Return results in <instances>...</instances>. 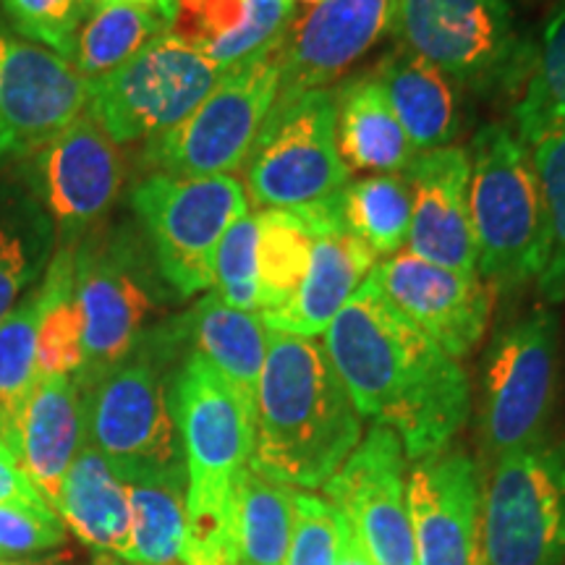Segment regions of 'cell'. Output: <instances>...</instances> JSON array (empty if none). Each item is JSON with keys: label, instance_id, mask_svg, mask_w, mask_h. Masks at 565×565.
Returning <instances> with one entry per match:
<instances>
[{"label": "cell", "instance_id": "6da1fadb", "mask_svg": "<svg viewBox=\"0 0 565 565\" xmlns=\"http://www.w3.org/2000/svg\"><path fill=\"white\" fill-rule=\"evenodd\" d=\"M322 335L353 408L391 427L406 458L450 448L471 412L469 374L387 301L372 273Z\"/></svg>", "mask_w": 565, "mask_h": 565}, {"label": "cell", "instance_id": "7a4b0ae2", "mask_svg": "<svg viewBox=\"0 0 565 565\" xmlns=\"http://www.w3.org/2000/svg\"><path fill=\"white\" fill-rule=\"evenodd\" d=\"M362 440V416L315 338L267 330L249 466L294 490H317Z\"/></svg>", "mask_w": 565, "mask_h": 565}, {"label": "cell", "instance_id": "3957f363", "mask_svg": "<svg viewBox=\"0 0 565 565\" xmlns=\"http://www.w3.org/2000/svg\"><path fill=\"white\" fill-rule=\"evenodd\" d=\"M186 351L175 315L147 330L124 362L76 383L84 443L121 477L186 471L171 408V377Z\"/></svg>", "mask_w": 565, "mask_h": 565}, {"label": "cell", "instance_id": "277c9868", "mask_svg": "<svg viewBox=\"0 0 565 565\" xmlns=\"http://www.w3.org/2000/svg\"><path fill=\"white\" fill-rule=\"evenodd\" d=\"M466 152L477 275L492 288L536 280L547 263V212L529 147L508 126L487 124Z\"/></svg>", "mask_w": 565, "mask_h": 565}, {"label": "cell", "instance_id": "5b68a950", "mask_svg": "<svg viewBox=\"0 0 565 565\" xmlns=\"http://www.w3.org/2000/svg\"><path fill=\"white\" fill-rule=\"evenodd\" d=\"M74 286L84 345L76 383L124 362L173 296L145 236L131 225L103 223L74 246Z\"/></svg>", "mask_w": 565, "mask_h": 565}, {"label": "cell", "instance_id": "8992f818", "mask_svg": "<svg viewBox=\"0 0 565 565\" xmlns=\"http://www.w3.org/2000/svg\"><path fill=\"white\" fill-rule=\"evenodd\" d=\"M131 210L168 291L175 299H192L212 288L217 246L249 212V200L236 175L147 173L131 189Z\"/></svg>", "mask_w": 565, "mask_h": 565}, {"label": "cell", "instance_id": "52a82bcc", "mask_svg": "<svg viewBox=\"0 0 565 565\" xmlns=\"http://www.w3.org/2000/svg\"><path fill=\"white\" fill-rule=\"evenodd\" d=\"M275 47L225 68L192 116L183 118L175 129L145 141L141 168L173 179H207L242 171L278 100L280 68Z\"/></svg>", "mask_w": 565, "mask_h": 565}, {"label": "cell", "instance_id": "ba28073f", "mask_svg": "<svg viewBox=\"0 0 565 565\" xmlns=\"http://www.w3.org/2000/svg\"><path fill=\"white\" fill-rule=\"evenodd\" d=\"M391 30L401 47L475 92L513 89L532 63L505 0H395Z\"/></svg>", "mask_w": 565, "mask_h": 565}, {"label": "cell", "instance_id": "9c48e42d", "mask_svg": "<svg viewBox=\"0 0 565 565\" xmlns=\"http://www.w3.org/2000/svg\"><path fill=\"white\" fill-rule=\"evenodd\" d=\"M561 374V322L534 309L500 330L487 351L479 406L484 463L545 440Z\"/></svg>", "mask_w": 565, "mask_h": 565}, {"label": "cell", "instance_id": "30bf717a", "mask_svg": "<svg viewBox=\"0 0 565 565\" xmlns=\"http://www.w3.org/2000/svg\"><path fill=\"white\" fill-rule=\"evenodd\" d=\"M244 192L254 207L296 210L330 200L351 183L338 152L335 95L312 89L275 103L244 166Z\"/></svg>", "mask_w": 565, "mask_h": 565}, {"label": "cell", "instance_id": "8fae6325", "mask_svg": "<svg viewBox=\"0 0 565 565\" xmlns=\"http://www.w3.org/2000/svg\"><path fill=\"white\" fill-rule=\"evenodd\" d=\"M479 565H565V445L540 440L490 466Z\"/></svg>", "mask_w": 565, "mask_h": 565}, {"label": "cell", "instance_id": "7c38bea8", "mask_svg": "<svg viewBox=\"0 0 565 565\" xmlns=\"http://www.w3.org/2000/svg\"><path fill=\"white\" fill-rule=\"evenodd\" d=\"M223 68L168 30L89 87V113L118 147L171 131L210 95Z\"/></svg>", "mask_w": 565, "mask_h": 565}, {"label": "cell", "instance_id": "4fadbf2b", "mask_svg": "<svg viewBox=\"0 0 565 565\" xmlns=\"http://www.w3.org/2000/svg\"><path fill=\"white\" fill-rule=\"evenodd\" d=\"M11 171L47 212L63 246L108 223L126 183L124 154L89 108Z\"/></svg>", "mask_w": 565, "mask_h": 565}, {"label": "cell", "instance_id": "5bb4252c", "mask_svg": "<svg viewBox=\"0 0 565 565\" xmlns=\"http://www.w3.org/2000/svg\"><path fill=\"white\" fill-rule=\"evenodd\" d=\"M89 108L74 63L0 19V171L19 166Z\"/></svg>", "mask_w": 565, "mask_h": 565}, {"label": "cell", "instance_id": "9a60e30c", "mask_svg": "<svg viewBox=\"0 0 565 565\" xmlns=\"http://www.w3.org/2000/svg\"><path fill=\"white\" fill-rule=\"evenodd\" d=\"M406 450L391 427L374 424L322 487L356 529L374 565H416L406 503Z\"/></svg>", "mask_w": 565, "mask_h": 565}, {"label": "cell", "instance_id": "2e32d148", "mask_svg": "<svg viewBox=\"0 0 565 565\" xmlns=\"http://www.w3.org/2000/svg\"><path fill=\"white\" fill-rule=\"evenodd\" d=\"M395 0H320L296 13L275 55L280 68L278 100L328 89L393 26Z\"/></svg>", "mask_w": 565, "mask_h": 565}, {"label": "cell", "instance_id": "e0dca14e", "mask_svg": "<svg viewBox=\"0 0 565 565\" xmlns=\"http://www.w3.org/2000/svg\"><path fill=\"white\" fill-rule=\"evenodd\" d=\"M387 301L445 353L461 359L482 343L494 288L477 273H458L401 252L372 270Z\"/></svg>", "mask_w": 565, "mask_h": 565}, {"label": "cell", "instance_id": "ac0fdd59", "mask_svg": "<svg viewBox=\"0 0 565 565\" xmlns=\"http://www.w3.org/2000/svg\"><path fill=\"white\" fill-rule=\"evenodd\" d=\"M416 565H479L482 484L479 466L461 448L414 461L406 482Z\"/></svg>", "mask_w": 565, "mask_h": 565}, {"label": "cell", "instance_id": "d6986e66", "mask_svg": "<svg viewBox=\"0 0 565 565\" xmlns=\"http://www.w3.org/2000/svg\"><path fill=\"white\" fill-rule=\"evenodd\" d=\"M406 181L412 186L406 252L448 270L477 273V244L469 212V152L448 145L416 154Z\"/></svg>", "mask_w": 565, "mask_h": 565}, {"label": "cell", "instance_id": "ffe728a7", "mask_svg": "<svg viewBox=\"0 0 565 565\" xmlns=\"http://www.w3.org/2000/svg\"><path fill=\"white\" fill-rule=\"evenodd\" d=\"M294 0H179L171 32L223 71L278 45Z\"/></svg>", "mask_w": 565, "mask_h": 565}, {"label": "cell", "instance_id": "44dd1931", "mask_svg": "<svg viewBox=\"0 0 565 565\" xmlns=\"http://www.w3.org/2000/svg\"><path fill=\"white\" fill-rule=\"evenodd\" d=\"M377 267V254L349 228H338L315 238L307 278L286 307L263 312L267 330L299 338H317L328 330L345 301Z\"/></svg>", "mask_w": 565, "mask_h": 565}, {"label": "cell", "instance_id": "7402d4cb", "mask_svg": "<svg viewBox=\"0 0 565 565\" xmlns=\"http://www.w3.org/2000/svg\"><path fill=\"white\" fill-rule=\"evenodd\" d=\"M84 445L82 398L76 380L40 377L19 424V466L45 503L58 513L63 482Z\"/></svg>", "mask_w": 565, "mask_h": 565}, {"label": "cell", "instance_id": "603a6c76", "mask_svg": "<svg viewBox=\"0 0 565 565\" xmlns=\"http://www.w3.org/2000/svg\"><path fill=\"white\" fill-rule=\"evenodd\" d=\"M179 322L186 349L200 353L221 372L254 419L257 387L267 356L263 315L228 307L215 291H207L189 312L179 315Z\"/></svg>", "mask_w": 565, "mask_h": 565}, {"label": "cell", "instance_id": "cb8c5ba5", "mask_svg": "<svg viewBox=\"0 0 565 565\" xmlns=\"http://www.w3.org/2000/svg\"><path fill=\"white\" fill-rule=\"evenodd\" d=\"M58 515L97 555L129 561L131 555V500L129 484L108 458L84 443L63 482Z\"/></svg>", "mask_w": 565, "mask_h": 565}, {"label": "cell", "instance_id": "d4e9b609", "mask_svg": "<svg viewBox=\"0 0 565 565\" xmlns=\"http://www.w3.org/2000/svg\"><path fill=\"white\" fill-rule=\"evenodd\" d=\"M372 76L385 89L416 154L454 145L461 126L458 95L440 68L398 45L374 66Z\"/></svg>", "mask_w": 565, "mask_h": 565}, {"label": "cell", "instance_id": "484cf974", "mask_svg": "<svg viewBox=\"0 0 565 565\" xmlns=\"http://www.w3.org/2000/svg\"><path fill=\"white\" fill-rule=\"evenodd\" d=\"M335 137L338 152L349 171L406 173L416 160L408 141L387 103L385 89L372 74L345 79L335 92Z\"/></svg>", "mask_w": 565, "mask_h": 565}, {"label": "cell", "instance_id": "4316f807", "mask_svg": "<svg viewBox=\"0 0 565 565\" xmlns=\"http://www.w3.org/2000/svg\"><path fill=\"white\" fill-rule=\"evenodd\" d=\"M55 225L17 173L0 171V320L42 280L51 265Z\"/></svg>", "mask_w": 565, "mask_h": 565}, {"label": "cell", "instance_id": "83f0119b", "mask_svg": "<svg viewBox=\"0 0 565 565\" xmlns=\"http://www.w3.org/2000/svg\"><path fill=\"white\" fill-rule=\"evenodd\" d=\"M131 500V565H181L186 545V471L124 477Z\"/></svg>", "mask_w": 565, "mask_h": 565}, {"label": "cell", "instance_id": "f1b7e54d", "mask_svg": "<svg viewBox=\"0 0 565 565\" xmlns=\"http://www.w3.org/2000/svg\"><path fill=\"white\" fill-rule=\"evenodd\" d=\"M294 521V487L246 469L233 490L231 532L238 565H286Z\"/></svg>", "mask_w": 565, "mask_h": 565}, {"label": "cell", "instance_id": "f546056e", "mask_svg": "<svg viewBox=\"0 0 565 565\" xmlns=\"http://www.w3.org/2000/svg\"><path fill=\"white\" fill-rule=\"evenodd\" d=\"M168 30H171V19L145 6H92L76 32L71 63L92 87Z\"/></svg>", "mask_w": 565, "mask_h": 565}, {"label": "cell", "instance_id": "4dcf8cb0", "mask_svg": "<svg viewBox=\"0 0 565 565\" xmlns=\"http://www.w3.org/2000/svg\"><path fill=\"white\" fill-rule=\"evenodd\" d=\"M515 137L524 147L565 131V0L555 6L540 42L532 45V63L521 100L513 108Z\"/></svg>", "mask_w": 565, "mask_h": 565}, {"label": "cell", "instance_id": "1f68e13d", "mask_svg": "<svg viewBox=\"0 0 565 565\" xmlns=\"http://www.w3.org/2000/svg\"><path fill=\"white\" fill-rule=\"evenodd\" d=\"M257 223V270H259V315L286 307L307 278L317 233L296 210H259Z\"/></svg>", "mask_w": 565, "mask_h": 565}, {"label": "cell", "instance_id": "d6a6232c", "mask_svg": "<svg viewBox=\"0 0 565 565\" xmlns=\"http://www.w3.org/2000/svg\"><path fill=\"white\" fill-rule=\"evenodd\" d=\"M38 374L76 377L84 364L82 312L74 286V246L55 244V254L40 280Z\"/></svg>", "mask_w": 565, "mask_h": 565}, {"label": "cell", "instance_id": "836d02e7", "mask_svg": "<svg viewBox=\"0 0 565 565\" xmlns=\"http://www.w3.org/2000/svg\"><path fill=\"white\" fill-rule=\"evenodd\" d=\"M40 282L0 320V445L19 461V424L38 385Z\"/></svg>", "mask_w": 565, "mask_h": 565}, {"label": "cell", "instance_id": "e575fe53", "mask_svg": "<svg viewBox=\"0 0 565 565\" xmlns=\"http://www.w3.org/2000/svg\"><path fill=\"white\" fill-rule=\"evenodd\" d=\"M343 223L377 257H391L408 242L412 186L406 173H377L351 181L341 192Z\"/></svg>", "mask_w": 565, "mask_h": 565}, {"label": "cell", "instance_id": "d590c367", "mask_svg": "<svg viewBox=\"0 0 565 565\" xmlns=\"http://www.w3.org/2000/svg\"><path fill=\"white\" fill-rule=\"evenodd\" d=\"M542 196L547 212V263L540 278V291L547 301H565V131L534 147Z\"/></svg>", "mask_w": 565, "mask_h": 565}, {"label": "cell", "instance_id": "8d00e7d4", "mask_svg": "<svg viewBox=\"0 0 565 565\" xmlns=\"http://www.w3.org/2000/svg\"><path fill=\"white\" fill-rule=\"evenodd\" d=\"M89 0H0V19L24 40L71 61Z\"/></svg>", "mask_w": 565, "mask_h": 565}, {"label": "cell", "instance_id": "74e56055", "mask_svg": "<svg viewBox=\"0 0 565 565\" xmlns=\"http://www.w3.org/2000/svg\"><path fill=\"white\" fill-rule=\"evenodd\" d=\"M228 307L259 312V270H257V223L246 212L225 231L215 254L212 288Z\"/></svg>", "mask_w": 565, "mask_h": 565}, {"label": "cell", "instance_id": "f35d334b", "mask_svg": "<svg viewBox=\"0 0 565 565\" xmlns=\"http://www.w3.org/2000/svg\"><path fill=\"white\" fill-rule=\"evenodd\" d=\"M343 511L312 490H294L291 542L286 565H335Z\"/></svg>", "mask_w": 565, "mask_h": 565}, {"label": "cell", "instance_id": "ab89813d", "mask_svg": "<svg viewBox=\"0 0 565 565\" xmlns=\"http://www.w3.org/2000/svg\"><path fill=\"white\" fill-rule=\"evenodd\" d=\"M66 532L51 505L0 503V557L47 555L66 542Z\"/></svg>", "mask_w": 565, "mask_h": 565}, {"label": "cell", "instance_id": "60d3db41", "mask_svg": "<svg viewBox=\"0 0 565 565\" xmlns=\"http://www.w3.org/2000/svg\"><path fill=\"white\" fill-rule=\"evenodd\" d=\"M0 503H32L47 505L45 498L32 484V479L24 475L17 458L6 450H0Z\"/></svg>", "mask_w": 565, "mask_h": 565}, {"label": "cell", "instance_id": "b9f144b4", "mask_svg": "<svg viewBox=\"0 0 565 565\" xmlns=\"http://www.w3.org/2000/svg\"><path fill=\"white\" fill-rule=\"evenodd\" d=\"M335 565H374L366 547L359 540L356 529L351 526V521L345 519L343 513V524H341V547H338V557Z\"/></svg>", "mask_w": 565, "mask_h": 565}, {"label": "cell", "instance_id": "7bdbcfd3", "mask_svg": "<svg viewBox=\"0 0 565 565\" xmlns=\"http://www.w3.org/2000/svg\"><path fill=\"white\" fill-rule=\"evenodd\" d=\"M108 3H129V6H145V9H154V11H160L162 17H168V19L173 21L175 3H179V0H89V6H108Z\"/></svg>", "mask_w": 565, "mask_h": 565}, {"label": "cell", "instance_id": "ee69618b", "mask_svg": "<svg viewBox=\"0 0 565 565\" xmlns=\"http://www.w3.org/2000/svg\"><path fill=\"white\" fill-rule=\"evenodd\" d=\"M0 565H71V561L55 553H47L32 557H0Z\"/></svg>", "mask_w": 565, "mask_h": 565}, {"label": "cell", "instance_id": "f6af8a7d", "mask_svg": "<svg viewBox=\"0 0 565 565\" xmlns=\"http://www.w3.org/2000/svg\"><path fill=\"white\" fill-rule=\"evenodd\" d=\"M92 565H131V563H126V561H121V557H110V555H97V561L92 563Z\"/></svg>", "mask_w": 565, "mask_h": 565}, {"label": "cell", "instance_id": "bcb514c9", "mask_svg": "<svg viewBox=\"0 0 565 565\" xmlns=\"http://www.w3.org/2000/svg\"><path fill=\"white\" fill-rule=\"evenodd\" d=\"M294 3H296V0H294ZM301 3H312L315 6V3H320V0H301Z\"/></svg>", "mask_w": 565, "mask_h": 565}, {"label": "cell", "instance_id": "7dc6e473", "mask_svg": "<svg viewBox=\"0 0 565 565\" xmlns=\"http://www.w3.org/2000/svg\"><path fill=\"white\" fill-rule=\"evenodd\" d=\"M0 450H6V448H3V445H0ZM6 454H9V450H6Z\"/></svg>", "mask_w": 565, "mask_h": 565}]
</instances>
